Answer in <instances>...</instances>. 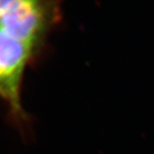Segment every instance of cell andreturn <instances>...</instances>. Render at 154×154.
I'll return each instance as SVG.
<instances>
[{
    "label": "cell",
    "instance_id": "6da1fadb",
    "mask_svg": "<svg viewBox=\"0 0 154 154\" xmlns=\"http://www.w3.org/2000/svg\"><path fill=\"white\" fill-rule=\"evenodd\" d=\"M43 25L41 7L29 0L0 1V29L32 47Z\"/></svg>",
    "mask_w": 154,
    "mask_h": 154
},
{
    "label": "cell",
    "instance_id": "7a4b0ae2",
    "mask_svg": "<svg viewBox=\"0 0 154 154\" xmlns=\"http://www.w3.org/2000/svg\"><path fill=\"white\" fill-rule=\"evenodd\" d=\"M31 47L0 29V94L18 106L19 85Z\"/></svg>",
    "mask_w": 154,
    "mask_h": 154
}]
</instances>
